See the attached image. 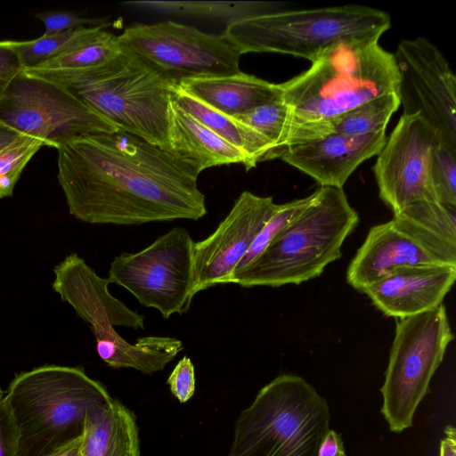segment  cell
I'll return each instance as SVG.
<instances>
[{
	"instance_id": "1",
	"label": "cell",
	"mask_w": 456,
	"mask_h": 456,
	"mask_svg": "<svg viewBox=\"0 0 456 456\" xmlns=\"http://www.w3.org/2000/svg\"><path fill=\"white\" fill-rule=\"evenodd\" d=\"M69 213L88 224L138 225L206 216L199 173L172 151L118 130L57 148Z\"/></svg>"
},
{
	"instance_id": "2",
	"label": "cell",
	"mask_w": 456,
	"mask_h": 456,
	"mask_svg": "<svg viewBox=\"0 0 456 456\" xmlns=\"http://www.w3.org/2000/svg\"><path fill=\"white\" fill-rule=\"evenodd\" d=\"M280 85L289 110L285 150L330 134L335 118L398 93L399 74L394 54L379 39H352L328 47L307 70Z\"/></svg>"
},
{
	"instance_id": "3",
	"label": "cell",
	"mask_w": 456,
	"mask_h": 456,
	"mask_svg": "<svg viewBox=\"0 0 456 456\" xmlns=\"http://www.w3.org/2000/svg\"><path fill=\"white\" fill-rule=\"evenodd\" d=\"M110 398L80 367L45 365L18 374L4 396L19 432L17 456H49L80 438L87 410Z\"/></svg>"
},
{
	"instance_id": "4",
	"label": "cell",
	"mask_w": 456,
	"mask_h": 456,
	"mask_svg": "<svg viewBox=\"0 0 456 456\" xmlns=\"http://www.w3.org/2000/svg\"><path fill=\"white\" fill-rule=\"evenodd\" d=\"M359 223L343 188L320 187L308 207L254 261L235 272L241 287L301 284L320 276L341 257L346 237Z\"/></svg>"
},
{
	"instance_id": "5",
	"label": "cell",
	"mask_w": 456,
	"mask_h": 456,
	"mask_svg": "<svg viewBox=\"0 0 456 456\" xmlns=\"http://www.w3.org/2000/svg\"><path fill=\"white\" fill-rule=\"evenodd\" d=\"M330 420L328 403L312 385L280 375L239 415L227 456H318Z\"/></svg>"
},
{
	"instance_id": "6",
	"label": "cell",
	"mask_w": 456,
	"mask_h": 456,
	"mask_svg": "<svg viewBox=\"0 0 456 456\" xmlns=\"http://www.w3.org/2000/svg\"><path fill=\"white\" fill-rule=\"evenodd\" d=\"M53 289L62 301L90 324L99 357L113 369L132 368L143 374L162 370L183 350V342L170 337L149 336L130 344L114 326L143 329V315L128 308L108 289L102 278L73 253L54 267Z\"/></svg>"
},
{
	"instance_id": "7",
	"label": "cell",
	"mask_w": 456,
	"mask_h": 456,
	"mask_svg": "<svg viewBox=\"0 0 456 456\" xmlns=\"http://www.w3.org/2000/svg\"><path fill=\"white\" fill-rule=\"evenodd\" d=\"M390 26L384 11L346 4L256 14L227 22L223 34L240 54L276 53L312 62L340 41L379 39Z\"/></svg>"
},
{
	"instance_id": "8",
	"label": "cell",
	"mask_w": 456,
	"mask_h": 456,
	"mask_svg": "<svg viewBox=\"0 0 456 456\" xmlns=\"http://www.w3.org/2000/svg\"><path fill=\"white\" fill-rule=\"evenodd\" d=\"M175 85L121 48L112 60L78 78L69 90L118 130L169 151V107Z\"/></svg>"
},
{
	"instance_id": "9",
	"label": "cell",
	"mask_w": 456,
	"mask_h": 456,
	"mask_svg": "<svg viewBox=\"0 0 456 456\" xmlns=\"http://www.w3.org/2000/svg\"><path fill=\"white\" fill-rule=\"evenodd\" d=\"M456 265V207L439 201L412 204L372 226L346 271L361 291L388 271L405 265Z\"/></svg>"
},
{
	"instance_id": "10",
	"label": "cell",
	"mask_w": 456,
	"mask_h": 456,
	"mask_svg": "<svg viewBox=\"0 0 456 456\" xmlns=\"http://www.w3.org/2000/svg\"><path fill=\"white\" fill-rule=\"evenodd\" d=\"M453 338L444 304L397 319L380 388L381 413L392 432L400 433L412 426L416 409Z\"/></svg>"
},
{
	"instance_id": "11",
	"label": "cell",
	"mask_w": 456,
	"mask_h": 456,
	"mask_svg": "<svg viewBox=\"0 0 456 456\" xmlns=\"http://www.w3.org/2000/svg\"><path fill=\"white\" fill-rule=\"evenodd\" d=\"M0 121L44 146L118 131L70 90L21 69L0 100Z\"/></svg>"
},
{
	"instance_id": "12",
	"label": "cell",
	"mask_w": 456,
	"mask_h": 456,
	"mask_svg": "<svg viewBox=\"0 0 456 456\" xmlns=\"http://www.w3.org/2000/svg\"><path fill=\"white\" fill-rule=\"evenodd\" d=\"M194 241L185 228L174 227L136 253H121L109 279L164 319L190 309L194 297Z\"/></svg>"
},
{
	"instance_id": "13",
	"label": "cell",
	"mask_w": 456,
	"mask_h": 456,
	"mask_svg": "<svg viewBox=\"0 0 456 456\" xmlns=\"http://www.w3.org/2000/svg\"><path fill=\"white\" fill-rule=\"evenodd\" d=\"M118 43L176 85L188 78L240 72L241 54L224 34L170 20L134 24L118 36Z\"/></svg>"
},
{
	"instance_id": "14",
	"label": "cell",
	"mask_w": 456,
	"mask_h": 456,
	"mask_svg": "<svg viewBox=\"0 0 456 456\" xmlns=\"http://www.w3.org/2000/svg\"><path fill=\"white\" fill-rule=\"evenodd\" d=\"M393 54L403 114L419 115L456 151V77L446 59L424 37L402 41Z\"/></svg>"
},
{
	"instance_id": "15",
	"label": "cell",
	"mask_w": 456,
	"mask_h": 456,
	"mask_svg": "<svg viewBox=\"0 0 456 456\" xmlns=\"http://www.w3.org/2000/svg\"><path fill=\"white\" fill-rule=\"evenodd\" d=\"M439 138L418 114H403L373 167L381 200L394 215L420 201H437L431 182Z\"/></svg>"
},
{
	"instance_id": "16",
	"label": "cell",
	"mask_w": 456,
	"mask_h": 456,
	"mask_svg": "<svg viewBox=\"0 0 456 456\" xmlns=\"http://www.w3.org/2000/svg\"><path fill=\"white\" fill-rule=\"evenodd\" d=\"M278 206L273 197L245 191L214 232L194 242V295L218 284L231 283L238 264Z\"/></svg>"
},
{
	"instance_id": "17",
	"label": "cell",
	"mask_w": 456,
	"mask_h": 456,
	"mask_svg": "<svg viewBox=\"0 0 456 456\" xmlns=\"http://www.w3.org/2000/svg\"><path fill=\"white\" fill-rule=\"evenodd\" d=\"M456 279V265H417L394 268L361 291L385 315H416L443 304Z\"/></svg>"
},
{
	"instance_id": "18",
	"label": "cell",
	"mask_w": 456,
	"mask_h": 456,
	"mask_svg": "<svg viewBox=\"0 0 456 456\" xmlns=\"http://www.w3.org/2000/svg\"><path fill=\"white\" fill-rule=\"evenodd\" d=\"M387 138L386 130L360 136L330 134L289 146L280 158L321 187L343 188L360 164L378 155Z\"/></svg>"
},
{
	"instance_id": "19",
	"label": "cell",
	"mask_w": 456,
	"mask_h": 456,
	"mask_svg": "<svg viewBox=\"0 0 456 456\" xmlns=\"http://www.w3.org/2000/svg\"><path fill=\"white\" fill-rule=\"evenodd\" d=\"M169 151L199 174L211 167L241 163L254 167L242 151L230 144L179 107L171 98L168 124Z\"/></svg>"
},
{
	"instance_id": "20",
	"label": "cell",
	"mask_w": 456,
	"mask_h": 456,
	"mask_svg": "<svg viewBox=\"0 0 456 456\" xmlns=\"http://www.w3.org/2000/svg\"><path fill=\"white\" fill-rule=\"evenodd\" d=\"M177 85L188 94L231 117L280 100L282 95L280 84L241 71L231 76L183 79Z\"/></svg>"
},
{
	"instance_id": "21",
	"label": "cell",
	"mask_w": 456,
	"mask_h": 456,
	"mask_svg": "<svg viewBox=\"0 0 456 456\" xmlns=\"http://www.w3.org/2000/svg\"><path fill=\"white\" fill-rule=\"evenodd\" d=\"M81 456H141L135 415L117 399L91 406L86 415Z\"/></svg>"
},
{
	"instance_id": "22",
	"label": "cell",
	"mask_w": 456,
	"mask_h": 456,
	"mask_svg": "<svg viewBox=\"0 0 456 456\" xmlns=\"http://www.w3.org/2000/svg\"><path fill=\"white\" fill-rule=\"evenodd\" d=\"M120 51L118 36L102 28L77 49L23 70L69 89L78 78L106 64Z\"/></svg>"
},
{
	"instance_id": "23",
	"label": "cell",
	"mask_w": 456,
	"mask_h": 456,
	"mask_svg": "<svg viewBox=\"0 0 456 456\" xmlns=\"http://www.w3.org/2000/svg\"><path fill=\"white\" fill-rule=\"evenodd\" d=\"M171 98L201 124L247 154L254 167L258 162L267 160L272 146L251 127L192 97L178 85L173 87Z\"/></svg>"
},
{
	"instance_id": "24",
	"label": "cell",
	"mask_w": 456,
	"mask_h": 456,
	"mask_svg": "<svg viewBox=\"0 0 456 456\" xmlns=\"http://www.w3.org/2000/svg\"><path fill=\"white\" fill-rule=\"evenodd\" d=\"M129 4L155 12L226 19L228 22L271 12L270 4L264 2L136 1Z\"/></svg>"
},
{
	"instance_id": "25",
	"label": "cell",
	"mask_w": 456,
	"mask_h": 456,
	"mask_svg": "<svg viewBox=\"0 0 456 456\" xmlns=\"http://www.w3.org/2000/svg\"><path fill=\"white\" fill-rule=\"evenodd\" d=\"M103 28L104 26L85 27L49 36L42 35L33 40L11 41V45L22 69H26L77 49Z\"/></svg>"
},
{
	"instance_id": "26",
	"label": "cell",
	"mask_w": 456,
	"mask_h": 456,
	"mask_svg": "<svg viewBox=\"0 0 456 456\" xmlns=\"http://www.w3.org/2000/svg\"><path fill=\"white\" fill-rule=\"evenodd\" d=\"M400 104L398 93L379 96L335 118L330 134L360 136L386 130Z\"/></svg>"
},
{
	"instance_id": "27",
	"label": "cell",
	"mask_w": 456,
	"mask_h": 456,
	"mask_svg": "<svg viewBox=\"0 0 456 456\" xmlns=\"http://www.w3.org/2000/svg\"><path fill=\"white\" fill-rule=\"evenodd\" d=\"M233 118L251 127L270 143L272 151L267 159L280 158L289 122V110L282 98Z\"/></svg>"
},
{
	"instance_id": "28",
	"label": "cell",
	"mask_w": 456,
	"mask_h": 456,
	"mask_svg": "<svg viewBox=\"0 0 456 456\" xmlns=\"http://www.w3.org/2000/svg\"><path fill=\"white\" fill-rule=\"evenodd\" d=\"M313 198L314 193L302 199L279 204L274 214L265 224L249 249L238 264L234 273L242 269L260 256L274 237L308 207Z\"/></svg>"
},
{
	"instance_id": "29",
	"label": "cell",
	"mask_w": 456,
	"mask_h": 456,
	"mask_svg": "<svg viewBox=\"0 0 456 456\" xmlns=\"http://www.w3.org/2000/svg\"><path fill=\"white\" fill-rule=\"evenodd\" d=\"M42 146L41 141L23 136L0 151V200L12 194L24 167Z\"/></svg>"
},
{
	"instance_id": "30",
	"label": "cell",
	"mask_w": 456,
	"mask_h": 456,
	"mask_svg": "<svg viewBox=\"0 0 456 456\" xmlns=\"http://www.w3.org/2000/svg\"><path fill=\"white\" fill-rule=\"evenodd\" d=\"M430 173L436 200L456 207V151L439 141L432 154Z\"/></svg>"
},
{
	"instance_id": "31",
	"label": "cell",
	"mask_w": 456,
	"mask_h": 456,
	"mask_svg": "<svg viewBox=\"0 0 456 456\" xmlns=\"http://www.w3.org/2000/svg\"><path fill=\"white\" fill-rule=\"evenodd\" d=\"M45 25L44 36L70 31L85 27L106 26L104 19L82 18L73 12L47 11L36 14Z\"/></svg>"
},
{
	"instance_id": "32",
	"label": "cell",
	"mask_w": 456,
	"mask_h": 456,
	"mask_svg": "<svg viewBox=\"0 0 456 456\" xmlns=\"http://www.w3.org/2000/svg\"><path fill=\"white\" fill-rule=\"evenodd\" d=\"M167 383L172 395L180 402L190 400L195 392L194 365L188 356H183L175 365Z\"/></svg>"
},
{
	"instance_id": "33",
	"label": "cell",
	"mask_w": 456,
	"mask_h": 456,
	"mask_svg": "<svg viewBox=\"0 0 456 456\" xmlns=\"http://www.w3.org/2000/svg\"><path fill=\"white\" fill-rule=\"evenodd\" d=\"M19 432L6 400H0V456H17Z\"/></svg>"
},
{
	"instance_id": "34",
	"label": "cell",
	"mask_w": 456,
	"mask_h": 456,
	"mask_svg": "<svg viewBox=\"0 0 456 456\" xmlns=\"http://www.w3.org/2000/svg\"><path fill=\"white\" fill-rule=\"evenodd\" d=\"M22 69L11 40L0 41V100L12 78Z\"/></svg>"
},
{
	"instance_id": "35",
	"label": "cell",
	"mask_w": 456,
	"mask_h": 456,
	"mask_svg": "<svg viewBox=\"0 0 456 456\" xmlns=\"http://www.w3.org/2000/svg\"><path fill=\"white\" fill-rule=\"evenodd\" d=\"M318 456H346L344 443L340 436L330 429L318 452Z\"/></svg>"
},
{
	"instance_id": "36",
	"label": "cell",
	"mask_w": 456,
	"mask_h": 456,
	"mask_svg": "<svg viewBox=\"0 0 456 456\" xmlns=\"http://www.w3.org/2000/svg\"><path fill=\"white\" fill-rule=\"evenodd\" d=\"M445 437L440 444V456H456V432L453 426L444 428Z\"/></svg>"
},
{
	"instance_id": "37",
	"label": "cell",
	"mask_w": 456,
	"mask_h": 456,
	"mask_svg": "<svg viewBox=\"0 0 456 456\" xmlns=\"http://www.w3.org/2000/svg\"><path fill=\"white\" fill-rule=\"evenodd\" d=\"M23 136L25 135H22L16 130L0 121V151L6 149Z\"/></svg>"
},
{
	"instance_id": "38",
	"label": "cell",
	"mask_w": 456,
	"mask_h": 456,
	"mask_svg": "<svg viewBox=\"0 0 456 456\" xmlns=\"http://www.w3.org/2000/svg\"><path fill=\"white\" fill-rule=\"evenodd\" d=\"M81 437L66 444L49 456H81L80 455Z\"/></svg>"
},
{
	"instance_id": "39",
	"label": "cell",
	"mask_w": 456,
	"mask_h": 456,
	"mask_svg": "<svg viewBox=\"0 0 456 456\" xmlns=\"http://www.w3.org/2000/svg\"><path fill=\"white\" fill-rule=\"evenodd\" d=\"M4 397V392H3V390L0 387V400L3 399Z\"/></svg>"
}]
</instances>
